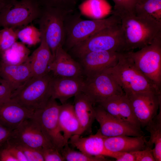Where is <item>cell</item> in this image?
<instances>
[{"instance_id": "d4e9b609", "label": "cell", "mask_w": 161, "mask_h": 161, "mask_svg": "<svg viewBox=\"0 0 161 161\" xmlns=\"http://www.w3.org/2000/svg\"><path fill=\"white\" fill-rule=\"evenodd\" d=\"M78 8L82 15L95 19L102 18L111 9L106 0H86L79 5Z\"/></svg>"}, {"instance_id": "8d00e7d4", "label": "cell", "mask_w": 161, "mask_h": 161, "mask_svg": "<svg viewBox=\"0 0 161 161\" xmlns=\"http://www.w3.org/2000/svg\"><path fill=\"white\" fill-rule=\"evenodd\" d=\"M12 92L9 83L0 76V106L10 100Z\"/></svg>"}, {"instance_id": "1f68e13d", "label": "cell", "mask_w": 161, "mask_h": 161, "mask_svg": "<svg viewBox=\"0 0 161 161\" xmlns=\"http://www.w3.org/2000/svg\"><path fill=\"white\" fill-rule=\"evenodd\" d=\"M17 30L6 27L0 30V56L17 41Z\"/></svg>"}, {"instance_id": "5b68a950", "label": "cell", "mask_w": 161, "mask_h": 161, "mask_svg": "<svg viewBox=\"0 0 161 161\" xmlns=\"http://www.w3.org/2000/svg\"><path fill=\"white\" fill-rule=\"evenodd\" d=\"M41 10L38 0H8L0 13V27H22L38 19Z\"/></svg>"}, {"instance_id": "836d02e7", "label": "cell", "mask_w": 161, "mask_h": 161, "mask_svg": "<svg viewBox=\"0 0 161 161\" xmlns=\"http://www.w3.org/2000/svg\"><path fill=\"white\" fill-rule=\"evenodd\" d=\"M13 145L21 151L27 161H44L41 151L42 148L37 149L20 145Z\"/></svg>"}, {"instance_id": "ac0fdd59", "label": "cell", "mask_w": 161, "mask_h": 161, "mask_svg": "<svg viewBox=\"0 0 161 161\" xmlns=\"http://www.w3.org/2000/svg\"><path fill=\"white\" fill-rule=\"evenodd\" d=\"M34 112L10 99L0 106V123L13 130L24 120L32 117Z\"/></svg>"}, {"instance_id": "74e56055", "label": "cell", "mask_w": 161, "mask_h": 161, "mask_svg": "<svg viewBox=\"0 0 161 161\" xmlns=\"http://www.w3.org/2000/svg\"><path fill=\"white\" fill-rule=\"evenodd\" d=\"M135 161H156L151 148L147 146L145 149L132 151Z\"/></svg>"}, {"instance_id": "603a6c76", "label": "cell", "mask_w": 161, "mask_h": 161, "mask_svg": "<svg viewBox=\"0 0 161 161\" xmlns=\"http://www.w3.org/2000/svg\"><path fill=\"white\" fill-rule=\"evenodd\" d=\"M58 123L61 131L63 134L66 143L68 144L71 137L77 134L80 129L73 105L66 103L61 105Z\"/></svg>"}, {"instance_id": "f1b7e54d", "label": "cell", "mask_w": 161, "mask_h": 161, "mask_svg": "<svg viewBox=\"0 0 161 161\" xmlns=\"http://www.w3.org/2000/svg\"><path fill=\"white\" fill-rule=\"evenodd\" d=\"M118 109L122 119L139 128L141 126L133 111L129 102L125 94L118 97Z\"/></svg>"}, {"instance_id": "277c9868", "label": "cell", "mask_w": 161, "mask_h": 161, "mask_svg": "<svg viewBox=\"0 0 161 161\" xmlns=\"http://www.w3.org/2000/svg\"><path fill=\"white\" fill-rule=\"evenodd\" d=\"M71 49L79 58L86 53L94 51L119 53L128 52L120 23L101 30Z\"/></svg>"}, {"instance_id": "ffe728a7", "label": "cell", "mask_w": 161, "mask_h": 161, "mask_svg": "<svg viewBox=\"0 0 161 161\" xmlns=\"http://www.w3.org/2000/svg\"><path fill=\"white\" fill-rule=\"evenodd\" d=\"M0 76L7 82L13 92L32 77L28 58L18 65L10 64L0 59Z\"/></svg>"}, {"instance_id": "4dcf8cb0", "label": "cell", "mask_w": 161, "mask_h": 161, "mask_svg": "<svg viewBox=\"0 0 161 161\" xmlns=\"http://www.w3.org/2000/svg\"><path fill=\"white\" fill-rule=\"evenodd\" d=\"M43 7L55 8L68 14L73 12L79 0H38Z\"/></svg>"}, {"instance_id": "8992f818", "label": "cell", "mask_w": 161, "mask_h": 161, "mask_svg": "<svg viewBox=\"0 0 161 161\" xmlns=\"http://www.w3.org/2000/svg\"><path fill=\"white\" fill-rule=\"evenodd\" d=\"M69 14L55 8L42 7L38 18L39 29L54 58L58 49L64 42L65 22Z\"/></svg>"}, {"instance_id": "d590c367", "label": "cell", "mask_w": 161, "mask_h": 161, "mask_svg": "<svg viewBox=\"0 0 161 161\" xmlns=\"http://www.w3.org/2000/svg\"><path fill=\"white\" fill-rule=\"evenodd\" d=\"M41 151L44 161H65L60 152L54 147H44Z\"/></svg>"}, {"instance_id": "484cf974", "label": "cell", "mask_w": 161, "mask_h": 161, "mask_svg": "<svg viewBox=\"0 0 161 161\" xmlns=\"http://www.w3.org/2000/svg\"><path fill=\"white\" fill-rule=\"evenodd\" d=\"M30 51L25 44L16 41L0 56V59L12 64L18 65L26 62L30 56Z\"/></svg>"}, {"instance_id": "f35d334b", "label": "cell", "mask_w": 161, "mask_h": 161, "mask_svg": "<svg viewBox=\"0 0 161 161\" xmlns=\"http://www.w3.org/2000/svg\"><path fill=\"white\" fill-rule=\"evenodd\" d=\"M6 144L10 153L17 161H27L23 153L18 147L9 143L7 141Z\"/></svg>"}, {"instance_id": "7c38bea8", "label": "cell", "mask_w": 161, "mask_h": 161, "mask_svg": "<svg viewBox=\"0 0 161 161\" xmlns=\"http://www.w3.org/2000/svg\"><path fill=\"white\" fill-rule=\"evenodd\" d=\"M7 141L12 145H22L37 149L54 147L32 117L24 120L13 130Z\"/></svg>"}, {"instance_id": "d6986e66", "label": "cell", "mask_w": 161, "mask_h": 161, "mask_svg": "<svg viewBox=\"0 0 161 161\" xmlns=\"http://www.w3.org/2000/svg\"><path fill=\"white\" fill-rule=\"evenodd\" d=\"M94 105L88 97L83 92L75 96L73 106L80 125L79 130L75 135L80 136L86 131H91L92 125L95 119Z\"/></svg>"}, {"instance_id": "7a4b0ae2", "label": "cell", "mask_w": 161, "mask_h": 161, "mask_svg": "<svg viewBox=\"0 0 161 161\" xmlns=\"http://www.w3.org/2000/svg\"><path fill=\"white\" fill-rule=\"evenodd\" d=\"M104 71L112 75L124 93L152 91L161 94V91L137 67L128 52L121 53L116 65Z\"/></svg>"}, {"instance_id": "7402d4cb", "label": "cell", "mask_w": 161, "mask_h": 161, "mask_svg": "<svg viewBox=\"0 0 161 161\" xmlns=\"http://www.w3.org/2000/svg\"><path fill=\"white\" fill-rule=\"evenodd\" d=\"M143 135L133 137L126 135L106 137L104 139L106 149L111 152H131L145 149L147 141Z\"/></svg>"}, {"instance_id": "9a60e30c", "label": "cell", "mask_w": 161, "mask_h": 161, "mask_svg": "<svg viewBox=\"0 0 161 161\" xmlns=\"http://www.w3.org/2000/svg\"><path fill=\"white\" fill-rule=\"evenodd\" d=\"M85 80L82 77L53 76L51 83V98L58 99L62 104L69 98L83 92Z\"/></svg>"}, {"instance_id": "4fadbf2b", "label": "cell", "mask_w": 161, "mask_h": 161, "mask_svg": "<svg viewBox=\"0 0 161 161\" xmlns=\"http://www.w3.org/2000/svg\"><path fill=\"white\" fill-rule=\"evenodd\" d=\"M95 119L99 123L101 133L106 137L126 135L139 136L143 135L141 129L111 115L99 105L95 108Z\"/></svg>"}, {"instance_id": "60d3db41", "label": "cell", "mask_w": 161, "mask_h": 161, "mask_svg": "<svg viewBox=\"0 0 161 161\" xmlns=\"http://www.w3.org/2000/svg\"><path fill=\"white\" fill-rule=\"evenodd\" d=\"M6 142L0 148V161H17L7 149Z\"/></svg>"}, {"instance_id": "44dd1931", "label": "cell", "mask_w": 161, "mask_h": 161, "mask_svg": "<svg viewBox=\"0 0 161 161\" xmlns=\"http://www.w3.org/2000/svg\"><path fill=\"white\" fill-rule=\"evenodd\" d=\"M53 59L50 49L41 36L39 46L28 58L32 77H41L49 73Z\"/></svg>"}, {"instance_id": "7bdbcfd3", "label": "cell", "mask_w": 161, "mask_h": 161, "mask_svg": "<svg viewBox=\"0 0 161 161\" xmlns=\"http://www.w3.org/2000/svg\"><path fill=\"white\" fill-rule=\"evenodd\" d=\"M8 0H0V13L4 8Z\"/></svg>"}, {"instance_id": "ba28073f", "label": "cell", "mask_w": 161, "mask_h": 161, "mask_svg": "<svg viewBox=\"0 0 161 161\" xmlns=\"http://www.w3.org/2000/svg\"><path fill=\"white\" fill-rule=\"evenodd\" d=\"M76 18L69 24L65 23L64 42L69 49L72 48L101 30L120 23V17L114 14L107 18L92 20Z\"/></svg>"}, {"instance_id": "6da1fadb", "label": "cell", "mask_w": 161, "mask_h": 161, "mask_svg": "<svg viewBox=\"0 0 161 161\" xmlns=\"http://www.w3.org/2000/svg\"><path fill=\"white\" fill-rule=\"evenodd\" d=\"M120 18L128 52L141 49L161 35V22L126 12L114 14Z\"/></svg>"}, {"instance_id": "52a82bcc", "label": "cell", "mask_w": 161, "mask_h": 161, "mask_svg": "<svg viewBox=\"0 0 161 161\" xmlns=\"http://www.w3.org/2000/svg\"><path fill=\"white\" fill-rule=\"evenodd\" d=\"M135 65L161 91V35L136 52H128Z\"/></svg>"}, {"instance_id": "30bf717a", "label": "cell", "mask_w": 161, "mask_h": 161, "mask_svg": "<svg viewBox=\"0 0 161 161\" xmlns=\"http://www.w3.org/2000/svg\"><path fill=\"white\" fill-rule=\"evenodd\" d=\"M83 92L88 97L94 105L112 96L125 94L112 75L104 71L87 77Z\"/></svg>"}, {"instance_id": "f546056e", "label": "cell", "mask_w": 161, "mask_h": 161, "mask_svg": "<svg viewBox=\"0 0 161 161\" xmlns=\"http://www.w3.org/2000/svg\"><path fill=\"white\" fill-rule=\"evenodd\" d=\"M66 144L60 152L65 161H105L108 160L105 157L89 156L81 151H76Z\"/></svg>"}, {"instance_id": "5bb4252c", "label": "cell", "mask_w": 161, "mask_h": 161, "mask_svg": "<svg viewBox=\"0 0 161 161\" xmlns=\"http://www.w3.org/2000/svg\"><path fill=\"white\" fill-rule=\"evenodd\" d=\"M121 53L106 51L86 53L79 58L83 72L87 77L101 73L116 65Z\"/></svg>"}, {"instance_id": "e575fe53", "label": "cell", "mask_w": 161, "mask_h": 161, "mask_svg": "<svg viewBox=\"0 0 161 161\" xmlns=\"http://www.w3.org/2000/svg\"><path fill=\"white\" fill-rule=\"evenodd\" d=\"M114 6L112 13L125 12H134L137 0H112Z\"/></svg>"}, {"instance_id": "4316f807", "label": "cell", "mask_w": 161, "mask_h": 161, "mask_svg": "<svg viewBox=\"0 0 161 161\" xmlns=\"http://www.w3.org/2000/svg\"><path fill=\"white\" fill-rule=\"evenodd\" d=\"M133 12L161 22V0H137Z\"/></svg>"}, {"instance_id": "8fae6325", "label": "cell", "mask_w": 161, "mask_h": 161, "mask_svg": "<svg viewBox=\"0 0 161 161\" xmlns=\"http://www.w3.org/2000/svg\"><path fill=\"white\" fill-rule=\"evenodd\" d=\"M125 94L141 127H145L157 114L161 104V94L146 91Z\"/></svg>"}, {"instance_id": "83f0119b", "label": "cell", "mask_w": 161, "mask_h": 161, "mask_svg": "<svg viewBox=\"0 0 161 161\" xmlns=\"http://www.w3.org/2000/svg\"><path fill=\"white\" fill-rule=\"evenodd\" d=\"M18 39L24 44L33 46L40 43L41 34L38 28L33 25H28L17 29Z\"/></svg>"}, {"instance_id": "b9f144b4", "label": "cell", "mask_w": 161, "mask_h": 161, "mask_svg": "<svg viewBox=\"0 0 161 161\" xmlns=\"http://www.w3.org/2000/svg\"><path fill=\"white\" fill-rule=\"evenodd\" d=\"M12 131L0 123V148L9 139Z\"/></svg>"}, {"instance_id": "e0dca14e", "label": "cell", "mask_w": 161, "mask_h": 161, "mask_svg": "<svg viewBox=\"0 0 161 161\" xmlns=\"http://www.w3.org/2000/svg\"><path fill=\"white\" fill-rule=\"evenodd\" d=\"M49 70L53 76L59 77H82L83 72L78 63L72 58L63 47L57 50Z\"/></svg>"}, {"instance_id": "3957f363", "label": "cell", "mask_w": 161, "mask_h": 161, "mask_svg": "<svg viewBox=\"0 0 161 161\" xmlns=\"http://www.w3.org/2000/svg\"><path fill=\"white\" fill-rule=\"evenodd\" d=\"M53 77L49 73L42 77H32L14 90L10 99L30 110L44 108L51 98Z\"/></svg>"}, {"instance_id": "ab89813d", "label": "cell", "mask_w": 161, "mask_h": 161, "mask_svg": "<svg viewBox=\"0 0 161 161\" xmlns=\"http://www.w3.org/2000/svg\"><path fill=\"white\" fill-rule=\"evenodd\" d=\"M111 157L114 158L116 161H135L132 152H112Z\"/></svg>"}, {"instance_id": "d6a6232c", "label": "cell", "mask_w": 161, "mask_h": 161, "mask_svg": "<svg viewBox=\"0 0 161 161\" xmlns=\"http://www.w3.org/2000/svg\"><path fill=\"white\" fill-rule=\"evenodd\" d=\"M119 95L110 97L98 104L111 115L120 120L125 121L121 117L119 111L118 101Z\"/></svg>"}, {"instance_id": "2e32d148", "label": "cell", "mask_w": 161, "mask_h": 161, "mask_svg": "<svg viewBox=\"0 0 161 161\" xmlns=\"http://www.w3.org/2000/svg\"><path fill=\"white\" fill-rule=\"evenodd\" d=\"M106 137L98 130L96 134L87 137H82L79 135H73L70 138L68 144L89 156L111 157L112 152L108 151L104 145V139Z\"/></svg>"}, {"instance_id": "9c48e42d", "label": "cell", "mask_w": 161, "mask_h": 161, "mask_svg": "<svg viewBox=\"0 0 161 161\" xmlns=\"http://www.w3.org/2000/svg\"><path fill=\"white\" fill-rule=\"evenodd\" d=\"M60 107L55 99L51 98L44 108L34 111L32 117L47 140L60 152L67 144L59 125Z\"/></svg>"}, {"instance_id": "cb8c5ba5", "label": "cell", "mask_w": 161, "mask_h": 161, "mask_svg": "<svg viewBox=\"0 0 161 161\" xmlns=\"http://www.w3.org/2000/svg\"><path fill=\"white\" fill-rule=\"evenodd\" d=\"M145 129L150 134L149 140L147 141L146 146L151 147L154 145L152 152L156 161H161V110L145 126Z\"/></svg>"}]
</instances>
